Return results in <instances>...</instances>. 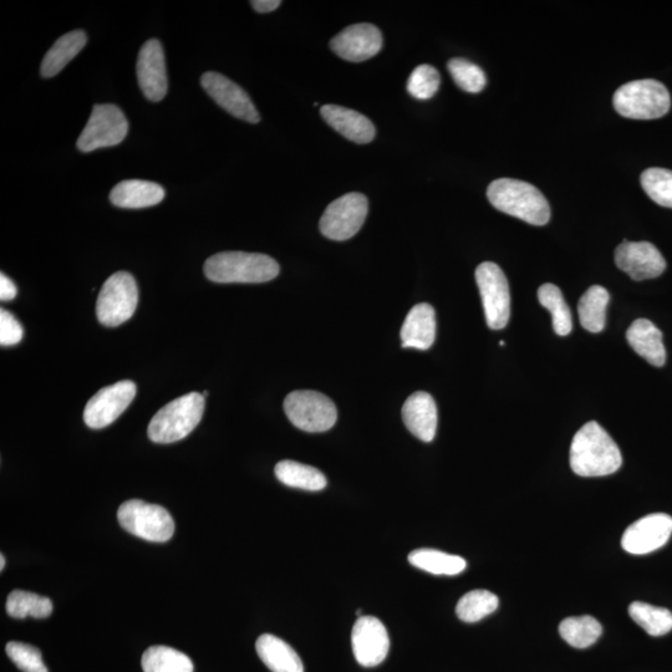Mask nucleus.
<instances>
[{"mask_svg": "<svg viewBox=\"0 0 672 672\" xmlns=\"http://www.w3.org/2000/svg\"><path fill=\"white\" fill-rule=\"evenodd\" d=\"M144 672H193L192 660L187 655L168 646H151L142 655Z\"/></svg>", "mask_w": 672, "mask_h": 672, "instance_id": "obj_30", "label": "nucleus"}, {"mask_svg": "<svg viewBox=\"0 0 672 672\" xmlns=\"http://www.w3.org/2000/svg\"><path fill=\"white\" fill-rule=\"evenodd\" d=\"M284 411L297 429L312 434L332 429L338 420L334 402L318 391L290 392L284 400Z\"/></svg>", "mask_w": 672, "mask_h": 672, "instance_id": "obj_7", "label": "nucleus"}, {"mask_svg": "<svg viewBox=\"0 0 672 672\" xmlns=\"http://www.w3.org/2000/svg\"><path fill=\"white\" fill-rule=\"evenodd\" d=\"M603 633V626L593 616H572L559 625V634L570 646L587 649L597 643Z\"/></svg>", "mask_w": 672, "mask_h": 672, "instance_id": "obj_29", "label": "nucleus"}, {"mask_svg": "<svg viewBox=\"0 0 672 672\" xmlns=\"http://www.w3.org/2000/svg\"><path fill=\"white\" fill-rule=\"evenodd\" d=\"M320 114L334 130L356 144H369L374 140L376 131L373 122L358 111L339 105H324Z\"/></svg>", "mask_w": 672, "mask_h": 672, "instance_id": "obj_20", "label": "nucleus"}, {"mask_svg": "<svg viewBox=\"0 0 672 672\" xmlns=\"http://www.w3.org/2000/svg\"><path fill=\"white\" fill-rule=\"evenodd\" d=\"M139 303L136 280L127 272H117L106 280L96 303V315L105 327H119L134 315Z\"/></svg>", "mask_w": 672, "mask_h": 672, "instance_id": "obj_8", "label": "nucleus"}, {"mask_svg": "<svg viewBox=\"0 0 672 672\" xmlns=\"http://www.w3.org/2000/svg\"><path fill=\"white\" fill-rule=\"evenodd\" d=\"M259 658L272 672H304V665L292 646L271 634L259 636L256 644Z\"/></svg>", "mask_w": 672, "mask_h": 672, "instance_id": "obj_24", "label": "nucleus"}, {"mask_svg": "<svg viewBox=\"0 0 672 672\" xmlns=\"http://www.w3.org/2000/svg\"><path fill=\"white\" fill-rule=\"evenodd\" d=\"M330 48L341 59L361 63L379 54L383 48V34L373 24L350 25L335 35L330 42Z\"/></svg>", "mask_w": 672, "mask_h": 672, "instance_id": "obj_17", "label": "nucleus"}, {"mask_svg": "<svg viewBox=\"0 0 672 672\" xmlns=\"http://www.w3.org/2000/svg\"><path fill=\"white\" fill-rule=\"evenodd\" d=\"M203 271L215 283H266L278 277L280 268L267 254L222 252L208 258Z\"/></svg>", "mask_w": 672, "mask_h": 672, "instance_id": "obj_3", "label": "nucleus"}, {"mask_svg": "<svg viewBox=\"0 0 672 672\" xmlns=\"http://www.w3.org/2000/svg\"><path fill=\"white\" fill-rule=\"evenodd\" d=\"M17 285L14 284L12 279H9L5 276L4 273L0 274V299L3 302H9L17 297Z\"/></svg>", "mask_w": 672, "mask_h": 672, "instance_id": "obj_40", "label": "nucleus"}, {"mask_svg": "<svg viewBox=\"0 0 672 672\" xmlns=\"http://www.w3.org/2000/svg\"><path fill=\"white\" fill-rule=\"evenodd\" d=\"M5 650L10 660L23 672H48L42 653L35 646L12 641Z\"/></svg>", "mask_w": 672, "mask_h": 672, "instance_id": "obj_38", "label": "nucleus"}, {"mask_svg": "<svg viewBox=\"0 0 672 672\" xmlns=\"http://www.w3.org/2000/svg\"><path fill=\"white\" fill-rule=\"evenodd\" d=\"M136 384L120 381L101 389L91 397L84 410V421L90 429H104L119 419L136 396Z\"/></svg>", "mask_w": 672, "mask_h": 672, "instance_id": "obj_12", "label": "nucleus"}, {"mask_svg": "<svg viewBox=\"0 0 672 672\" xmlns=\"http://www.w3.org/2000/svg\"><path fill=\"white\" fill-rule=\"evenodd\" d=\"M631 348L649 364L661 368L666 363L663 333L648 319L635 320L626 332Z\"/></svg>", "mask_w": 672, "mask_h": 672, "instance_id": "obj_23", "label": "nucleus"}, {"mask_svg": "<svg viewBox=\"0 0 672 672\" xmlns=\"http://www.w3.org/2000/svg\"><path fill=\"white\" fill-rule=\"evenodd\" d=\"M610 295L607 289L593 285L579 300L578 312L580 324L590 333H602L607 320V307Z\"/></svg>", "mask_w": 672, "mask_h": 672, "instance_id": "obj_26", "label": "nucleus"}, {"mask_svg": "<svg viewBox=\"0 0 672 672\" xmlns=\"http://www.w3.org/2000/svg\"><path fill=\"white\" fill-rule=\"evenodd\" d=\"M539 303L552 314L553 329L559 336L572 333L573 320L568 304L565 303L562 292L557 285L543 284L538 290Z\"/></svg>", "mask_w": 672, "mask_h": 672, "instance_id": "obj_31", "label": "nucleus"}, {"mask_svg": "<svg viewBox=\"0 0 672 672\" xmlns=\"http://www.w3.org/2000/svg\"><path fill=\"white\" fill-rule=\"evenodd\" d=\"M0 562H2V564H0V570H4V568H5V557L3 556V554H2V556H0Z\"/></svg>", "mask_w": 672, "mask_h": 672, "instance_id": "obj_42", "label": "nucleus"}, {"mask_svg": "<svg viewBox=\"0 0 672 672\" xmlns=\"http://www.w3.org/2000/svg\"><path fill=\"white\" fill-rule=\"evenodd\" d=\"M671 534L672 517L669 514H649L626 529L621 538V546L625 552L643 556L664 547Z\"/></svg>", "mask_w": 672, "mask_h": 672, "instance_id": "obj_14", "label": "nucleus"}, {"mask_svg": "<svg viewBox=\"0 0 672 672\" xmlns=\"http://www.w3.org/2000/svg\"><path fill=\"white\" fill-rule=\"evenodd\" d=\"M487 197L498 211L533 226H544L551 220V207L546 197L531 183L500 178L488 187Z\"/></svg>", "mask_w": 672, "mask_h": 672, "instance_id": "obj_2", "label": "nucleus"}, {"mask_svg": "<svg viewBox=\"0 0 672 672\" xmlns=\"http://www.w3.org/2000/svg\"><path fill=\"white\" fill-rule=\"evenodd\" d=\"M613 103L615 110L628 119L654 120L668 114L671 98L664 84L646 79L620 86L615 91Z\"/></svg>", "mask_w": 672, "mask_h": 672, "instance_id": "obj_5", "label": "nucleus"}, {"mask_svg": "<svg viewBox=\"0 0 672 672\" xmlns=\"http://www.w3.org/2000/svg\"><path fill=\"white\" fill-rule=\"evenodd\" d=\"M129 131L124 112L115 105H95L88 124L81 132L78 149L88 152L121 144Z\"/></svg>", "mask_w": 672, "mask_h": 672, "instance_id": "obj_11", "label": "nucleus"}, {"mask_svg": "<svg viewBox=\"0 0 672 672\" xmlns=\"http://www.w3.org/2000/svg\"><path fill=\"white\" fill-rule=\"evenodd\" d=\"M623 457L618 445L598 422L590 421L575 434L570 446V467L580 477L613 475Z\"/></svg>", "mask_w": 672, "mask_h": 672, "instance_id": "obj_1", "label": "nucleus"}, {"mask_svg": "<svg viewBox=\"0 0 672 672\" xmlns=\"http://www.w3.org/2000/svg\"><path fill=\"white\" fill-rule=\"evenodd\" d=\"M88 37L83 30H74L56 40L52 49L44 56L40 74L43 78H54L71 60L84 49Z\"/></svg>", "mask_w": 672, "mask_h": 672, "instance_id": "obj_25", "label": "nucleus"}, {"mask_svg": "<svg viewBox=\"0 0 672 672\" xmlns=\"http://www.w3.org/2000/svg\"><path fill=\"white\" fill-rule=\"evenodd\" d=\"M120 526L145 541L164 543L175 533V522L167 509L140 500L122 503L117 512Z\"/></svg>", "mask_w": 672, "mask_h": 672, "instance_id": "obj_6", "label": "nucleus"}, {"mask_svg": "<svg viewBox=\"0 0 672 672\" xmlns=\"http://www.w3.org/2000/svg\"><path fill=\"white\" fill-rule=\"evenodd\" d=\"M24 329L18 319L8 310H0V344L2 346L17 345L22 341Z\"/></svg>", "mask_w": 672, "mask_h": 672, "instance_id": "obj_39", "label": "nucleus"}, {"mask_svg": "<svg viewBox=\"0 0 672 672\" xmlns=\"http://www.w3.org/2000/svg\"><path fill=\"white\" fill-rule=\"evenodd\" d=\"M615 263L636 282L658 278L666 269L663 254L649 242L623 241L616 248Z\"/></svg>", "mask_w": 672, "mask_h": 672, "instance_id": "obj_15", "label": "nucleus"}, {"mask_svg": "<svg viewBox=\"0 0 672 672\" xmlns=\"http://www.w3.org/2000/svg\"><path fill=\"white\" fill-rule=\"evenodd\" d=\"M409 562L415 568L435 575H457L466 569V560L436 549H417L410 553Z\"/></svg>", "mask_w": 672, "mask_h": 672, "instance_id": "obj_28", "label": "nucleus"}, {"mask_svg": "<svg viewBox=\"0 0 672 672\" xmlns=\"http://www.w3.org/2000/svg\"><path fill=\"white\" fill-rule=\"evenodd\" d=\"M402 420L407 430L417 439L431 442L437 430V406L430 394L419 391L412 394L402 406Z\"/></svg>", "mask_w": 672, "mask_h": 672, "instance_id": "obj_19", "label": "nucleus"}, {"mask_svg": "<svg viewBox=\"0 0 672 672\" xmlns=\"http://www.w3.org/2000/svg\"><path fill=\"white\" fill-rule=\"evenodd\" d=\"M500 600L488 590H473L463 595L456 607L458 618L465 623H477L486 616L495 613Z\"/></svg>", "mask_w": 672, "mask_h": 672, "instance_id": "obj_34", "label": "nucleus"}, {"mask_svg": "<svg viewBox=\"0 0 672 672\" xmlns=\"http://www.w3.org/2000/svg\"><path fill=\"white\" fill-rule=\"evenodd\" d=\"M53 608L49 598L24 590H14L7 599V612L15 619H24L27 616L35 619L48 618L53 613Z\"/></svg>", "mask_w": 672, "mask_h": 672, "instance_id": "obj_32", "label": "nucleus"}, {"mask_svg": "<svg viewBox=\"0 0 672 672\" xmlns=\"http://www.w3.org/2000/svg\"><path fill=\"white\" fill-rule=\"evenodd\" d=\"M629 615L651 636H663L672 630V613L643 602L630 604Z\"/></svg>", "mask_w": 672, "mask_h": 672, "instance_id": "obj_33", "label": "nucleus"}, {"mask_svg": "<svg viewBox=\"0 0 672 672\" xmlns=\"http://www.w3.org/2000/svg\"><path fill=\"white\" fill-rule=\"evenodd\" d=\"M165 198V190L159 183L127 180L117 183L110 193L112 205L129 210H139L159 205Z\"/></svg>", "mask_w": 672, "mask_h": 672, "instance_id": "obj_22", "label": "nucleus"}, {"mask_svg": "<svg viewBox=\"0 0 672 672\" xmlns=\"http://www.w3.org/2000/svg\"><path fill=\"white\" fill-rule=\"evenodd\" d=\"M436 339V313L430 304L415 305L407 314L401 328V340L404 348L417 350L430 349Z\"/></svg>", "mask_w": 672, "mask_h": 672, "instance_id": "obj_21", "label": "nucleus"}, {"mask_svg": "<svg viewBox=\"0 0 672 672\" xmlns=\"http://www.w3.org/2000/svg\"><path fill=\"white\" fill-rule=\"evenodd\" d=\"M276 476L283 485L299 490L317 492L327 487V478L317 468L295 461H280Z\"/></svg>", "mask_w": 672, "mask_h": 672, "instance_id": "obj_27", "label": "nucleus"}, {"mask_svg": "<svg viewBox=\"0 0 672 672\" xmlns=\"http://www.w3.org/2000/svg\"><path fill=\"white\" fill-rule=\"evenodd\" d=\"M351 644L356 661L364 668H374L389 654L388 630L375 616H360L354 624Z\"/></svg>", "mask_w": 672, "mask_h": 672, "instance_id": "obj_13", "label": "nucleus"}, {"mask_svg": "<svg viewBox=\"0 0 672 672\" xmlns=\"http://www.w3.org/2000/svg\"><path fill=\"white\" fill-rule=\"evenodd\" d=\"M202 88L222 109L243 121L257 124L261 120L259 112L241 86L218 73H206L201 78Z\"/></svg>", "mask_w": 672, "mask_h": 672, "instance_id": "obj_16", "label": "nucleus"}, {"mask_svg": "<svg viewBox=\"0 0 672 672\" xmlns=\"http://www.w3.org/2000/svg\"><path fill=\"white\" fill-rule=\"evenodd\" d=\"M251 4L254 10L263 14L274 12L282 2L280 0H253Z\"/></svg>", "mask_w": 672, "mask_h": 672, "instance_id": "obj_41", "label": "nucleus"}, {"mask_svg": "<svg viewBox=\"0 0 672 672\" xmlns=\"http://www.w3.org/2000/svg\"><path fill=\"white\" fill-rule=\"evenodd\" d=\"M368 211V198L363 193H346L325 210L319 223L320 232L333 241H346L363 227Z\"/></svg>", "mask_w": 672, "mask_h": 672, "instance_id": "obj_10", "label": "nucleus"}, {"mask_svg": "<svg viewBox=\"0 0 672 672\" xmlns=\"http://www.w3.org/2000/svg\"><path fill=\"white\" fill-rule=\"evenodd\" d=\"M447 68L458 88L466 93L478 94L486 88L485 71L471 61L462 58L451 59Z\"/></svg>", "mask_w": 672, "mask_h": 672, "instance_id": "obj_35", "label": "nucleus"}, {"mask_svg": "<svg viewBox=\"0 0 672 672\" xmlns=\"http://www.w3.org/2000/svg\"><path fill=\"white\" fill-rule=\"evenodd\" d=\"M646 195L659 206L672 208V171L653 167L643 172L640 178Z\"/></svg>", "mask_w": 672, "mask_h": 672, "instance_id": "obj_36", "label": "nucleus"}, {"mask_svg": "<svg viewBox=\"0 0 672 672\" xmlns=\"http://www.w3.org/2000/svg\"><path fill=\"white\" fill-rule=\"evenodd\" d=\"M476 282L488 327L493 330L506 328L511 317V295L502 269L496 263H481L476 269Z\"/></svg>", "mask_w": 672, "mask_h": 672, "instance_id": "obj_9", "label": "nucleus"}, {"mask_svg": "<svg viewBox=\"0 0 672 672\" xmlns=\"http://www.w3.org/2000/svg\"><path fill=\"white\" fill-rule=\"evenodd\" d=\"M440 73L434 66L420 65L412 71L407 81V91L419 100L431 99L440 88Z\"/></svg>", "mask_w": 672, "mask_h": 672, "instance_id": "obj_37", "label": "nucleus"}, {"mask_svg": "<svg viewBox=\"0 0 672 672\" xmlns=\"http://www.w3.org/2000/svg\"><path fill=\"white\" fill-rule=\"evenodd\" d=\"M205 412V396L198 392L183 395L168 402L152 417L147 429L156 444H172L185 439L200 424Z\"/></svg>", "mask_w": 672, "mask_h": 672, "instance_id": "obj_4", "label": "nucleus"}, {"mask_svg": "<svg viewBox=\"0 0 672 672\" xmlns=\"http://www.w3.org/2000/svg\"><path fill=\"white\" fill-rule=\"evenodd\" d=\"M137 79L142 93L150 101L159 103L167 94V74L164 48L157 39L142 45L137 59Z\"/></svg>", "mask_w": 672, "mask_h": 672, "instance_id": "obj_18", "label": "nucleus"}]
</instances>
